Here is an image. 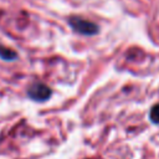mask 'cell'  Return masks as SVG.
Returning a JSON list of instances; mask_svg holds the SVG:
<instances>
[{"instance_id": "6da1fadb", "label": "cell", "mask_w": 159, "mask_h": 159, "mask_svg": "<svg viewBox=\"0 0 159 159\" xmlns=\"http://www.w3.org/2000/svg\"><path fill=\"white\" fill-rule=\"evenodd\" d=\"M68 22H70V26L78 34L89 36L98 32V26L87 19H83L80 16H72L68 19Z\"/></svg>"}, {"instance_id": "7a4b0ae2", "label": "cell", "mask_w": 159, "mask_h": 159, "mask_svg": "<svg viewBox=\"0 0 159 159\" xmlns=\"http://www.w3.org/2000/svg\"><path fill=\"white\" fill-rule=\"evenodd\" d=\"M51 88L41 82H36L32 83L29 88H27V96L37 102H45L51 97Z\"/></svg>"}, {"instance_id": "3957f363", "label": "cell", "mask_w": 159, "mask_h": 159, "mask_svg": "<svg viewBox=\"0 0 159 159\" xmlns=\"http://www.w3.org/2000/svg\"><path fill=\"white\" fill-rule=\"evenodd\" d=\"M0 57L2 60H6V61H11L14 58H16V52L12 51L11 48L9 47H4L0 45Z\"/></svg>"}, {"instance_id": "277c9868", "label": "cell", "mask_w": 159, "mask_h": 159, "mask_svg": "<svg viewBox=\"0 0 159 159\" xmlns=\"http://www.w3.org/2000/svg\"><path fill=\"white\" fill-rule=\"evenodd\" d=\"M149 117L154 124H159V104H155L154 107H152Z\"/></svg>"}]
</instances>
